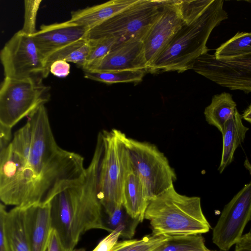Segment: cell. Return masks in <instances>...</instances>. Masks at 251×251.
<instances>
[{
	"instance_id": "1",
	"label": "cell",
	"mask_w": 251,
	"mask_h": 251,
	"mask_svg": "<svg viewBox=\"0 0 251 251\" xmlns=\"http://www.w3.org/2000/svg\"><path fill=\"white\" fill-rule=\"evenodd\" d=\"M85 175L83 157L56 142L45 105L33 111L9 144L0 149V199L4 205L50 202L81 183Z\"/></svg>"
},
{
	"instance_id": "2",
	"label": "cell",
	"mask_w": 251,
	"mask_h": 251,
	"mask_svg": "<svg viewBox=\"0 0 251 251\" xmlns=\"http://www.w3.org/2000/svg\"><path fill=\"white\" fill-rule=\"evenodd\" d=\"M102 149L101 137L99 134L84 180L61 191L50 201L52 227L67 249H75L81 235L90 230L107 231L98 196V174Z\"/></svg>"
},
{
	"instance_id": "3",
	"label": "cell",
	"mask_w": 251,
	"mask_h": 251,
	"mask_svg": "<svg viewBox=\"0 0 251 251\" xmlns=\"http://www.w3.org/2000/svg\"><path fill=\"white\" fill-rule=\"evenodd\" d=\"M224 3L223 0H213L196 20L184 25L147 72L183 73L192 69L195 61L208 53L206 44L213 30L228 18Z\"/></svg>"
},
{
	"instance_id": "4",
	"label": "cell",
	"mask_w": 251,
	"mask_h": 251,
	"mask_svg": "<svg viewBox=\"0 0 251 251\" xmlns=\"http://www.w3.org/2000/svg\"><path fill=\"white\" fill-rule=\"evenodd\" d=\"M145 219L150 222L152 234L168 237L202 234L211 228L201 198L181 195L174 186L150 201Z\"/></svg>"
},
{
	"instance_id": "5",
	"label": "cell",
	"mask_w": 251,
	"mask_h": 251,
	"mask_svg": "<svg viewBox=\"0 0 251 251\" xmlns=\"http://www.w3.org/2000/svg\"><path fill=\"white\" fill-rule=\"evenodd\" d=\"M103 149L98 174V196L107 216L123 205V188L130 165L126 135L117 129L103 130Z\"/></svg>"
},
{
	"instance_id": "6",
	"label": "cell",
	"mask_w": 251,
	"mask_h": 251,
	"mask_svg": "<svg viewBox=\"0 0 251 251\" xmlns=\"http://www.w3.org/2000/svg\"><path fill=\"white\" fill-rule=\"evenodd\" d=\"M166 0H138L122 11L89 30L87 39L114 37L117 43L130 40H143L160 16Z\"/></svg>"
},
{
	"instance_id": "7",
	"label": "cell",
	"mask_w": 251,
	"mask_h": 251,
	"mask_svg": "<svg viewBox=\"0 0 251 251\" xmlns=\"http://www.w3.org/2000/svg\"><path fill=\"white\" fill-rule=\"evenodd\" d=\"M50 97V87L43 82L4 77L0 88V125L12 129Z\"/></svg>"
},
{
	"instance_id": "8",
	"label": "cell",
	"mask_w": 251,
	"mask_h": 251,
	"mask_svg": "<svg viewBox=\"0 0 251 251\" xmlns=\"http://www.w3.org/2000/svg\"><path fill=\"white\" fill-rule=\"evenodd\" d=\"M132 167L140 177L150 200L172 186L176 177L164 154L153 145L126 136Z\"/></svg>"
},
{
	"instance_id": "9",
	"label": "cell",
	"mask_w": 251,
	"mask_h": 251,
	"mask_svg": "<svg viewBox=\"0 0 251 251\" xmlns=\"http://www.w3.org/2000/svg\"><path fill=\"white\" fill-rule=\"evenodd\" d=\"M4 77L43 82L50 67L37 49L32 36L21 30L5 44L0 53Z\"/></svg>"
},
{
	"instance_id": "10",
	"label": "cell",
	"mask_w": 251,
	"mask_h": 251,
	"mask_svg": "<svg viewBox=\"0 0 251 251\" xmlns=\"http://www.w3.org/2000/svg\"><path fill=\"white\" fill-rule=\"evenodd\" d=\"M192 69L222 87L251 93V52L220 60L206 53L195 61Z\"/></svg>"
},
{
	"instance_id": "11",
	"label": "cell",
	"mask_w": 251,
	"mask_h": 251,
	"mask_svg": "<svg viewBox=\"0 0 251 251\" xmlns=\"http://www.w3.org/2000/svg\"><path fill=\"white\" fill-rule=\"evenodd\" d=\"M251 221V182L246 184L224 207L212 231V241L228 251L240 240Z\"/></svg>"
},
{
	"instance_id": "12",
	"label": "cell",
	"mask_w": 251,
	"mask_h": 251,
	"mask_svg": "<svg viewBox=\"0 0 251 251\" xmlns=\"http://www.w3.org/2000/svg\"><path fill=\"white\" fill-rule=\"evenodd\" d=\"M184 25L175 0H166L160 16L142 40L148 70Z\"/></svg>"
},
{
	"instance_id": "13",
	"label": "cell",
	"mask_w": 251,
	"mask_h": 251,
	"mask_svg": "<svg viewBox=\"0 0 251 251\" xmlns=\"http://www.w3.org/2000/svg\"><path fill=\"white\" fill-rule=\"evenodd\" d=\"M128 70H143L147 72V63L142 40H130L116 43L107 54L85 71L110 72Z\"/></svg>"
},
{
	"instance_id": "14",
	"label": "cell",
	"mask_w": 251,
	"mask_h": 251,
	"mask_svg": "<svg viewBox=\"0 0 251 251\" xmlns=\"http://www.w3.org/2000/svg\"><path fill=\"white\" fill-rule=\"evenodd\" d=\"M88 31L85 27L68 20L43 25L32 37L45 59L49 54L68 44L87 39Z\"/></svg>"
},
{
	"instance_id": "15",
	"label": "cell",
	"mask_w": 251,
	"mask_h": 251,
	"mask_svg": "<svg viewBox=\"0 0 251 251\" xmlns=\"http://www.w3.org/2000/svg\"><path fill=\"white\" fill-rule=\"evenodd\" d=\"M24 208L25 227L30 251H47L52 229L50 202Z\"/></svg>"
},
{
	"instance_id": "16",
	"label": "cell",
	"mask_w": 251,
	"mask_h": 251,
	"mask_svg": "<svg viewBox=\"0 0 251 251\" xmlns=\"http://www.w3.org/2000/svg\"><path fill=\"white\" fill-rule=\"evenodd\" d=\"M0 235L6 251H31L25 230V208L14 207L9 211L0 205Z\"/></svg>"
},
{
	"instance_id": "17",
	"label": "cell",
	"mask_w": 251,
	"mask_h": 251,
	"mask_svg": "<svg viewBox=\"0 0 251 251\" xmlns=\"http://www.w3.org/2000/svg\"><path fill=\"white\" fill-rule=\"evenodd\" d=\"M150 201L146 190L130 163L124 184L123 206L130 216L141 223L145 219Z\"/></svg>"
},
{
	"instance_id": "18",
	"label": "cell",
	"mask_w": 251,
	"mask_h": 251,
	"mask_svg": "<svg viewBox=\"0 0 251 251\" xmlns=\"http://www.w3.org/2000/svg\"><path fill=\"white\" fill-rule=\"evenodd\" d=\"M138 0H112L71 13L70 21L90 30L136 3Z\"/></svg>"
},
{
	"instance_id": "19",
	"label": "cell",
	"mask_w": 251,
	"mask_h": 251,
	"mask_svg": "<svg viewBox=\"0 0 251 251\" xmlns=\"http://www.w3.org/2000/svg\"><path fill=\"white\" fill-rule=\"evenodd\" d=\"M249 128L242 123L237 109L233 118L225 124L223 132L222 157L218 170L220 174L233 161L236 149L244 142Z\"/></svg>"
},
{
	"instance_id": "20",
	"label": "cell",
	"mask_w": 251,
	"mask_h": 251,
	"mask_svg": "<svg viewBox=\"0 0 251 251\" xmlns=\"http://www.w3.org/2000/svg\"><path fill=\"white\" fill-rule=\"evenodd\" d=\"M237 110L232 95L224 92L213 96L211 103L205 107L204 114L208 124L222 132L225 124L233 117Z\"/></svg>"
},
{
	"instance_id": "21",
	"label": "cell",
	"mask_w": 251,
	"mask_h": 251,
	"mask_svg": "<svg viewBox=\"0 0 251 251\" xmlns=\"http://www.w3.org/2000/svg\"><path fill=\"white\" fill-rule=\"evenodd\" d=\"M92 47L90 40H80L53 51L45 58V61L50 67L53 62L62 60L75 63L82 69Z\"/></svg>"
},
{
	"instance_id": "22",
	"label": "cell",
	"mask_w": 251,
	"mask_h": 251,
	"mask_svg": "<svg viewBox=\"0 0 251 251\" xmlns=\"http://www.w3.org/2000/svg\"><path fill=\"white\" fill-rule=\"evenodd\" d=\"M251 52V32H238L215 50L217 60L234 57Z\"/></svg>"
},
{
	"instance_id": "23",
	"label": "cell",
	"mask_w": 251,
	"mask_h": 251,
	"mask_svg": "<svg viewBox=\"0 0 251 251\" xmlns=\"http://www.w3.org/2000/svg\"><path fill=\"white\" fill-rule=\"evenodd\" d=\"M84 77L87 79L110 84L117 83L141 81L147 72L143 70H128L110 72L84 71Z\"/></svg>"
},
{
	"instance_id": "24",
	"label": "cell",
	"mask_w": 251,
	"mask_h": 251,
	"mask_svg": "<svg viewBox=\"0 0 251 251\" xmlns=\"http://www.w3.org/2000/svg\"><path fill=\"white\" fill-rule=\"evenodd\" d=\"M155 251H215L208 249L201 234L169 237Z\"/></svg>"
},
{
	"instance_id": "25",
	"label": "cell",
	"mask_w": 251,
	"mask_h": 251,
	"mask_svg": "<svg viewBox=\"0 0 251 251\" xmlns=\"http://www.w3.org/2000/svg\"><path fill=\"white\" fill-rule=\"evenodd\" d=\"M107 216L105 223L107 231L111 232L117 227H121L123 231L121 236L127 240L131 239L135 233L138 224L140 223L130 216L123 205L117 208L111 214Z\"/></svg>"
},
{
	"instance_id": "26",
	"label": "cell",
	"mask_w": 251,
	"mask_h": 251,
	"mask_svg": "<svg viewBox=\"0 0 251 251\" xmlns=\"http://www.w3.org/2000/svg\"><path fill=\"white\" fill-rule=\"evenodd\" d=\"M213 0H176L180 16L185 25L190 24L209 7Z\"/></svg>"
},
{
	"instance_id": "27",
	"label": "cell",
	"mask_w": 251,
	"mask_h": 251,
	"mask_svg": "<svg viewBox=\"0 0 251 251\" xmlns=\"http://www.w3.org/2000/svg\"><path fill=\"white\" fill-rule=\"evenodd\" d=\"M89 40L91 42L92 47L82 68L83 71L89 70L96 62L103 58L118 42L117 39L114 37Z\"/></svg>"
},
{
	"instance_id": "28",
	"label": "cell",
	"mask_w": 251,
	"mask_h": 251,
	"mask_svg": "<svg viewBox=\"0 0 251 251\" xmlns=\"http://www.w3.org/2000/svg\"><path fill=\"white\" fill-rule=\"evenodd\" d=\"M41 2V0H25L24 1V22L21 30L27 35L32 36L37 31L36 17Z\"/></svg>"
},
{
	"instance_id": "29",
	"label": "cell",
	"mask_w": 251,
	"mask_h": 251,
	"mask_svg": "<svg viewBox=\"0 0 251 251\" xmlns=\"http://www.w3.org/2000/svg\"><path fill=\"white\" fill-rule=\"evenodd\" d=\"M168 238L162 235H148L138 240L127 251H155Z\"/></svg>"
},
{
	"instance_id": "30",
	"label": "cell",
	"mask_w": 251,
	"mask_h": 251,
	"mask_svg": "<svg viewBox=\"0 0 251 251\" xmlns=\"http://www.w3.org/2000/svg\"><path fill=\"white\" fill-rule=\"evenodd\" d=\"M122 231V227H117L100 241L92 251H111L118 243Z\"/></svg>"
},
{
	"instance_id": "31",
	"label": "cell",
	"mask_w": 251,
	"mask_h": 251,
	"mask_svg": "<svg viewBox=\"0 0 251 251\" xmlns=\"http://www.w3.org/2000/svg\"><path fill=\"white\" fill-rule=\"evenodd\" d=\"M47 251H85L84 249H69L62 244L56 231L52 229L49 238Z\"/></svg>"
},
{
	"instance_id": "32",
	"label": "cell",
	"mask_w": 251,
	"mask_h": 251,
	"mask_svg": "<svg viewBox=\"0 0 251 251\" xmlns=\"http://www.w3.org/2000/svg\"><path fill=\"white\" fill-rule=\"evenodd\" d=\"M50 72L57 77H65L70 74V65L64 60H56L50 64Z\"/></svg>"
},
{
	"instance_id": "33",
	"label": "cell",
	"mask_w": 251,
	"mask_h": 251,
	"mask_svg": "<svg viewBox=\"0 0 251 251\" xmlns=\"http://www.w3.org/2000/svg\"><path fill=\"white\" fill-rule=\"evenodd\" d=\"M234 251H251V235L249 233L243 234L236 244Z\"/></svg>"
},
{
	"instance_id": "34",
	"label": "cell",
	"mask_w": 251,
	"mask_h": 251,
	"mask_svg": "<svg viewBox=\"0 0 251 251\" xmlns=\"http://www.w3.org/2000/svg\"><path fill=\"white\" fill-rule=\"evenodd\" d=\"M12 129L0 125V149L7 146L11 142Z\"/></svg>"
},
{
	"instance_id": "35",
	"label": "cell",
	"mask_w": 251,
	"mask_h": 251,
	"mask_svg": "<svg viewBox=\"0 0 251 251\" xmlns=\"http://www.w3.org/2000/svg\"><path fill=\"white\" fill-rule=\"evenodd\" d=\"M138 240L137 239H128L118 242L111 251H127Z\"/></svg>"
},
{
	"instance_id": "36",
	"label": "cell",
	"mask_w": 251,
	"mask_h": 251,
	"mask_svg": "<svg viewBox=\"0 0 251 251\" xmlns=\"http://www.w3.org/2000/svg\"><path fill=\"white\" fill-rule=\"evenodd\" d=\"M241 115L242 119L251 124V105L244 110Z\"/></svg>"
},
{
	"instance_id": "37",
	"label": "cell",
	"mask_w": 251,
	"mask_h": 251,
	"mask_svg": "<svg viewBox=\"0 0 251 251\" xmlns=\"http://www.w3.org/2000/svg\"><path fill=\"white\" fill-rule=\"evenodd\" d=\"M244 165L245 167L249 171L250 174L251 175V164L249 160L246 158L244 162Z\"/></svg>"
},
{
	"instance_id": "38",
	"label": "cell",
	"mask_w": 251,
	"mask_h": 251,
	"mask_svg": "<svg viewBox=\"0 0 251 251\" xmlns=\"http://www.w3.org/2000/svg\"><path fill=\"white\" fill-rule=\"evenodd\" d=\"M0 251H6L2 236L0 235Z\"/></svg>"
},
{
	"instance_id": "39",
	"label": "cell",
	"mask_w": 251,
	"mask_h": 251,
	"mask_svg": "<svg viewBox=\"0 0 251 251\" xmlns=\"http://www.w3.org/2000/svg\"><path fill=\"white\" fill-rule=\"evenodd\" d=\"M248 233H249L251 235V227H250V229L249 232Z\"/></svg>"
}]
</instances>
